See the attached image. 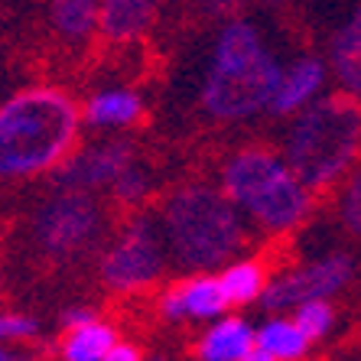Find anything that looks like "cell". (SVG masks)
Here are the masks:
<instances>
[{
  "mask_svg": "<svg viewBox=\"0 0 361 361\" xmlns=\"http://www.w3.org/2000/svg\"><path fill=\"white\" fill-rule=\"evenodd\" d=\"M82 104L59 85H26L0 101V183L52 176L82 140Z\"/></svg>",
  "mask_w": 361,
  "mask_h": 361,
  "instance_id": "1",
  "label": "cell"
},
{
  "mask_svg": "<svg viewBox=\"0 0 361 361\" xmlns=\"http://www.w3.org/2000/svg\"><path fill=\"white\" fill-rule=\"evenodd\" d=\"M163 244H166L169 264H176L185 274H219L228 261L247 251L251 231L235 202L225 195L219 183H183L157 212Z\"/></svg>",
  "mask_w": 361,
  "mask_h": 361,
  "instance_id": "2",
  "label": "cell"
},
{
  "mask_svg": "<svg viewBox=\"0 0 361 361\" xmlns=\"http://www.w3.org/2000/svg\"><path fill=\"white\" fill-rule=\"evenodd\" d=\"M283 75L277 52L251 20H228L215 36L199 88V108L215 124H247L270 111Z\"/></svg>",
  "mask_w": 361,
  "mask_h": 361,
  "instance_id": "3",
  "label": "cell"
},
{
  "mask_svg": "<svg viewBox=\"0 0 361 361\" xmlns=\"http://www.w3.org/2000/svg\"><path fill=\"white\" fill-rule=\"evenodd\" d=\"M219 185L247 225L267 238L293 235L316 212V192L296 176L283 153L261 143L228 153L219 166Z\"/></svg>",
  "mask_w": 361,
  "mask_h": 361,
  "instance_id": "4",
  "label": "cell"
},
{
  "mask_svg": "<svg viewBox=\"0 0 361 361\" xmlns=\"http://www.w3.org/2000/svg\"><path fill=\"white\" fill-rule=\"evenodd\" d=\"M280 153L312 192H332L361 163V101L322 94L290 118Z\"/></svg>",
  "mask_w": 361,
  "mask_h": 361,
  "instance_id": "5",
  "label": "cell"
},
{
  "mask_svg": "<svg viewBox=\"0 0 361 361\" xmlns=\"http://www.w3.org/2000/svg\"><path fill=\"white\" fill-rule=\"evenodd\" d=\"M108 231V215L94 192L56 185L30 215V244L42 261L68 264L88 254Z\"/></svg>",
  "mask_w": 361,
  "mask_h": 361,
  "instance_id": "6",
  "label": "cell"
},
{
  "mask_svg": "<svg viewBox=\"0 0 361 361\" xmlns=\"http://www.w3.org/2000/svg\"><path fill=\"white\" fill-rule=\"evenodd\" d=\"M166 267L169 254L163 244L160 225H157V215L134 212L101 247L98 280L111 293L137 296L160 283Z\"/></svg>",
  "mask_w": 361,
  "mask_h": 361,
  "instance_id": "7",
  "label": "cell"
},
{
  "mask_svg": "<svg viewBox=\"0 0 361 361\" xmlns=\"http://www.w3.org/2000/svg\"><path fill=\"white\" fill-rule=\"evenodd\" d=\"M355 280V261L345 251H329L300 267L270 274L261 293L267 312H293L306 300H332Z\"/></svg>",
  "mask_w": 361,
  "mask_h": 361,
  "instance_id": "8",
  "label": "cell"
},
{
  "mask_svg": "<svg viewBox=\"0 0 361 361\" xmlns=\"http://www.w3.org/2000/svg\"><path fill=\"white\" fill-rule=\"evenodd\" d=\"M134 160L140 157L127 137H101L92 143H78L68 153V160L52 173V185H68V189H85L98 195L111 189V183Z\"/></svg>",
  "mask_w": 361,
  "mask_h": 361,
  "instance_id": "9",
  "label": "cell"
},
{
  "mask_svg": "<svg viewBox=\"0 0 361 361\" xmlns=\"http://www.w3.org/2000/svg\"><path fill=\"white\" fill-rule=\"evenodd\" d=\"M157 310L166 322H215L225 316L231 306L225 300L219 274L199 270V274H185L183 280L169 283L157 300Z\"/></svg>",
  "mask_w": 361,
  "mask_h": 361,
  "instance_id": "10",
  "label": "cell"
},
{
  "mask_svg": "<svg viewBox=\"0 0 361 361\" xmlns=\"http://www.w3.org/2000/svg\"><path fill=\"white\" fill-rule=\"evenodd\" d=\"M326 82H329V62L319 56H296L290 66H283V75L270 101L274 118H293L302 108H310L312 101H319L326 94Z\"/></svg>",
  "mask_w": 361,
  "mask_h": 361,
  "instance_id": "11",
  "label": "cell"
},
{
  "mask_svg": "<svg viewBox=\"0 0 361 361\" xmlns=\"http://www.w3.org/2000/svg\"><path fill=\"white\" fill-rule=\"evenodd\" d=\"M140 118H143L140 92L124 88V85L98 88V92H92L88 98H85V104H82L85 127L101 130V134H111V130H130Z\"/></svg>",
  "mask_w": 361,
  "mask_h": 361,
  "instance_id": "12",
  "label": "cell"
},
{
  "mask_svg": "<svg viewBox=\"0 0 361 361\" xmlns=\"http://www.w3.org/2000/svg\"><path fill=\"white\" fill-rule=\"evenodd\" d=\"M329 75L338 82V92L361 101V0L355 4L352 17L338 26L329 42Z\"/></svg>",
  "mask_w": 361,
  "mask_h": 361,
  "instance_id": "13",
  "label": "cell"
},
{
  "mask_svg": "<svg viewBox=\"0 0 361 361\" xmlns=\"http://www.w3.org/2000/svg\"><path fill=\"white\" fill-rule=\"evenodd\" d=\"M49 30L68 49H85L101 36V0H49Z\"/></svg>",
  "mask_w": 361,
  "mask_h": 361,
  "instance_id": "14",
  "label": "cell"
},
{
  "mask_svg": "<svg viewBox=\"0 0 361 361\" xmlns=\"http://www.w3.org/2000/svg\"><path fill=\"white\" fill-rule=\"evenodd\" d=\"M254 348V326L244 316H219L195 342L199 361H241Z\"/></svg>",
  "mask_w": 361,
  "mask_h": 361,
  "instance_id": "15",
  "label": "cell"
},
{
  "mask_svg": "<svg viewBox=\"0 0 361 361\" xmlns=\"http://www.w3.org/2000/svg\"><path fill=\"white\" fill-rule=\"evenodd\" d=\"M160 0H101V36L108 42L140 39L157 20Z\"/></svg>",
  "mask_w": 361,
  "mask_h": 361,
  "instance_id": "16",
  "label": "cell"
},
{
  "mask_svg": "<svg viewBox=\"0 0 361 361\" xmlns=\"http://www.w3.org/2000/svg\"><path fill=\"white\" fill-rule=\"evenodd\" d=\"M118 338H121L118 326L101 319V316L78 322V326H68L62 329L59 338V361H101Z\"/></svg>",
  "mask_w": 361,
  "mask_h": 361,
  "instance_id": "17",
  "label": "cell"
},
{
  "mask_svg": "<svg viewBox=\"0 0 361 361\" xmlns=\"http://www.w3.org/2000/svg\"><path fill=\"white\" fill-rule=\"evenodd\" d=\"M221 290H225L228 306H251V302H261L264 286L270 280V270L264 257H254V254H238L235 261H228L219 270Z\"/></svg>",
  "mask_w": 361,
  "mask_h": 361,
  "instance_id": "18",
  "label": "cell"
},
{
  "mask_svg": "<svg viewBox=\"0 0 361 361\" xmlns=\"http://www.w3.org/2000/svg\"><path fill=\"white\" fill-rule=\"evenodd\" d=\"M254 345L270 352L277 361H302L310 355L312 342L300 329V322L290 312H270L261 326L254 329Z\"/></svg>",
  "mask_w": 361,
  "mask_h": 361,
  "instance_id": "19",
  "label": "cell"
},
{
  "mask_svg": "<svg viewBox=\"0 0 361 361\" xmlns=\"http://www.w3.org/2000/svg\"><path fill=\"white\" fill-rule=\"evenodd\" d=\"M153 189H157L153 173L143 166L140 160H134L114 183H111L108 195L114 199V205H121V209H140L143 202L153 195Z\"/></svg>",
  "mask_w": 361,
  "mask_h": 361,
  "instance_id": "20",
  "label": "cell"
},
{
  "mask_svg": "<svg viewBox=\"0 0 361 361\" xmlns=\"http://www.w3.org/2000/svg\"><path fill=\"white\" fill-rule=\"evenodd\" d=\"M290 316L300 322V329L310 336V342H322L332 332V326H336V310H332L329 300H306Z\"/></svg>",
  "mask_w": 361,
  "mask_h": 361,
  "instance_id": "21",
  "label": "cell"
},
{
  "mask_svg": "<svg viewBox=\"0 0 361 361\" xmlns=\"http://www.w3.org/2000/svg\"><path fill=\"white\" fill-rule=\"evenodd\" d=\"M336 212L345 231L361 238V166L342 179L336 195Z\"/></svg>",
  "mask_w": 361,
  "mask_h": 361,
  "instance_id": "22",
  "label": "cell"
},
{
  "mask_svg": "<svg viewBox=\"0 0 361 361\" xmlns=\"http://www.w3.org/2000/svg\"><path fill=\"white\" fill-rule=\"evenodd\" d=\"M39 336V322L26 312L0 310V342H33Z\"/></svg>",
  "mask_w": 361,
  "mask_h": 361,
  "instance_id": "23",
  "label": "cell"
},
{
  "mask_svg": "<svg viewBox=\"0 0 361 361\" xmlns=\"http://www.w3.org/2000/svg\"><path fill=\"white\" fill-rule=\"evenodd\" d=\"M101 361H147V358H143V348L137 342H124V338H118Z\"/></svg>",
  "mask_w": 361,
  "mask_h": 361,
  "instance_id": "24",
  "label": "cell"
},
{
  "mask_svg": "<svg viewBox=\"0 0 361 361\" xmlns=\"http://www.w3.org/2000/svg\"><path fill=\"white\" fill-rule=\"evenodd\" d=\"M0 361H36V352L26 342H0Z\"/></svg>",
  "mask_w": 361,
  "mask_h": 361,
  "instance_id": "25",
  "label": "cell"
},
{
  "mask_svg": "<svg viewBox=\"0 0 361 361\" xmlns=\"http://www.w3.org/2000/svg\"><path fill=\"white\" fill-rule=\"evenodd\" d=\"M94 316H98V312H94L92 306H72V310L62 312V329L78 326V322H88V319H94Z\"/></svg>",
  "mask_w": 361,
  "mask_h": 361,
  "instance_id": "26",
  "label": "cell"
},
{
  "mask_svg": "<svg viewBox=\"0 0 361 361\" xmlns=\"http://www.w3.org/2000/svg\"><path fill=\"white\" fill-rule=\"evenodd\" d=\"M241 0H202V7L209 10L212 17H231Z\"/></svg>",
  "mask_w": 361,
  "mask_h": 361,
  "instance_id": "27",
  "label": "cell"
},
{
  "mask_svg": "<svg viewBox=\"0 0 361 361\" xmlns=\"http://www.w3.org/2000/svg\"><path fill=\"white\" fill-rule=\"evenodd\" d=\"M241 361H277V358H274L270 352H264V348H257V345H254V348H251L247 355H244Z\"/></svg>",
  "mask_w": 361,
  "mask_h": 361,
  "instance_id": "28",
  "label": "cell"
}]
</instances>
